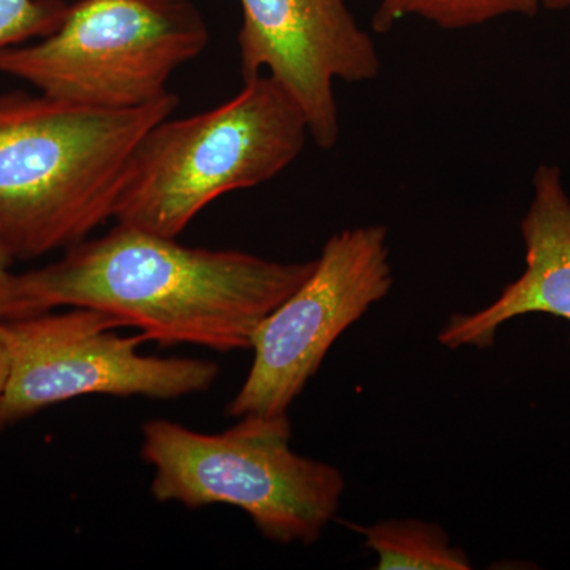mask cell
Returning <instances> with one entry per match:
<instances>
[{"instance_id":"1","label":"cell","mask_w":570,"mask_h":570,"mask_svg":"<svg viewBox=\"0 0 570 570\" xmlns=\"http://www.w3.org/2000/svg\"><path fill=\"white\" fill-rule=\"evenodd\" d=\"M314 268L316 258L284 264L116 224L59 261L17 275L11 321L92 307L137 328L146 343L247 351L258 325Z\"/></svg>"},{"instance_id":"2","label":"cell","mask_w":570,"mask_h":570,"mask_svg":"<svg viewBox=\"0 0 570 570\" xmlns=\"http://www.w3.org/2000/svg\"><path fill=\"white\" fill-rule=\"evenodd\" d=\"M178 104L174 92L127 110L0 94V242L14 261L69 249L115 219L138 145Z\"/></svg>"},{"instance_id":"3","label":"cell","mask_w":570,"mask_h":570,"mask_svg":"<svg viewBox=\"0 0 570 570\" xmlns=\"http://www.w3.org/2000/svg\"><path fill=\"white\" fill-rule=\"evenodd\" d=\"M305 112L269 75L213 110L167 118L138 145L116 224L178 238L202 209L275 178L305 149Z\"/></svg>"},{"instance_id":"4","label":"cell","mask_w":570,"mask_h":570,"mask_svg":"<svg viewBox=\"0 0 570 570\" xmlns=\"http://www.w3.org/2000/svg\"><path fill=\"white\" fill-rule=\"evenodd\" d=\"M141 434L157 502L234 505L265 539L284 546L321 539L346 489L340 469L292 450L287 414L245 415L217 434L156 419Z\"/></svg>"},{"instance_id":"5","label":"cell","mask_w":570,"mask_h":570,"mask_svg":"<svg viewBox=\"0 0 570 570\" xmlns=\"http://www.w3.org/2000/svg\"><path fill=\"white\" fill-rule=\"evenodd\" d=\"M208 41L193 0H80L50 36L0 52V73L66 102L127 110L167 96Z\"/></svg>"},{"instance_id":"6","label":"cell","mask_w":570,"mask_h":570,"mask_svg":"<svg viewBox=\"0 0 570 570\" xmlns=\"http://www.w3.org/2000/svg\"><path fill=\"white\" fill-rule=\"evenodd\" d=\"M3 321L10 377L3 425L86 395L171 401L212 389L220 370L200 358L138 354L145 337L121 336L122 322L92 307Z\"/></svg>"},{"instance_id":"7","label":"cell","mask_w":570,"mask_h":570,"mask_svg":"<svg viewBox=\"0 0 570 570\" xmlns=\"http://www.w3.org/2000/svg\"><path fill=\"white\" fill-rule=\"evenodd\" d=\"M393 287L387 228H348L325 243L316 268L258 325L254 362L228 417L287 414L337 337Z\"/></svg>"},{"instance_id":"8","label":"cell","mask_w":570,"mask_h":570,"mask_svg":"<svg viewBox=\"0 0 570 570\" xmlns=\"http://www.w3.org/2000/svg\"><path fill=\"white\" fill-rule=\"evenodd\" d=\"M243 78L268 71L305 112L311 138L332 149L340 135L335 81L374 80L381 58L344 0H242Z\"/></svg>"},{"instance_id":"9","label":"cell","mask_w":570,"mask_h":570,"mask_svg":"<svg viewBox=\"0 0 570 570\" xmlns=\"http://www.w3.org/2000/svg\"><path fill=\"white\" fill-rule=\"evenodd\" d=\"M521 236L527 249L523 275L483 309L450 316L438 335L442 346L489 348L502 325L527 314L570 321V198L561 168L540 165L535 170Z\"/></svg>"},{"instance_id":"10","label":"cell","mask_w":570,"mask_h":570,"mask_svg":"<svg viewBox=\"0 0 570 570\" xmlns=\"http://www.w3.org/2000/svg\"><path fill=\"white\" fill-rule=\"evenodd\" d=\"M367 549L377 554L379 570H469L468 554L450 546L448 532L420 520H385L358 528Z\"/></svg>"},{"instance_id":"11","label":"cell","mask_w":570,"mask_h":570,"mask_svg":"<svg viewBox=\"0 0 570 570\" xmlns=\"http://www.w3.org/2000/svg\"><path fill=\"white\" fill-rule=\"evenodd\" d=\"M546 0H382L373 17V29L387 32L409 17L434 22L442 29H464L504 17H534Z\"/></svg>"},{"instance_id":"12","label":"cell","mask_w":570,"mask_h":570,"mask_svg":"<svg viewBox=\"0 0 570 570\" xmlns=\"http://www.w3.org/2000/svg\"><path fill=\"white\" fill-rule=\"evenodd\" d=\"M69 7L63 0H0V52L50 36Z\"/></svg>"},{"instance_id":"13","label":"cell","mask_w":570,"mask_h":570,"mask_svg":"<svg viewBox=\"0 0 570 570\" xmlns=\"http://www.w3.org/2000/svg\"><path fill=\"white\" fill-rule=\"evenodd\" d=\"M14 258L0 242V322L13 317V292L17 273L11 272Z\"/></svg>"},{"instance_id":"14","label":"cell","mask_w":570,"mask_h":570,"mask_svg":"<svg viewBox=\"0 0 570 570\" xmlns=\"http://www.w3.org/2000/svg\"><path fill=\"white\" fill-rule=\"evenodd\" d=\"M10 377V351L7 344L6 332H3V324L0 322V430H3L2 419V404L6 397L7 384Z\"/></svg>"},{"instance_id":"15","label":"cell","mask_w":570,"mask_h":570,"mask_svg":"<svg viewBox=\"0 0 570 570\" xmlns=\"http://www.w3.org/2000/svg\"><path fill=\"white\" fill-rule=\"evenodd\" d=\"M543 7H549V9L553 10L570 9V0H546Z\"/></svg>"}]
</instances>
